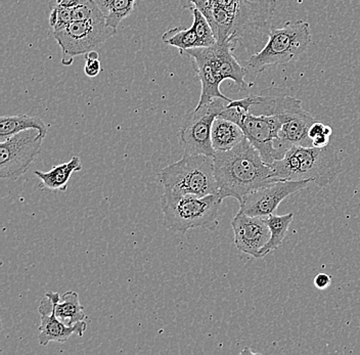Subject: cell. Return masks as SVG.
Wrapping results in <instances>:
<instances>
[{"instance_id": "obj_2", "label": "cell", "mask_w": 360, "mask_h": 355, "mask_svg": "<svg viewBox=\"0 0 360 355\" xmlns=\"http://www.w3.org/2000/svg\"><path fill=\"white\" fill-rule=\"evenodd\" d=\"M269 166L276 179H311L319 188H325L334 183L344 170L343 158L339 150L330 146L323 149L292 146L283 159Z\"/></svg>"}, {"instance_id": "obj_25", "label": "cell", "mask_w": 360, "mask_h": 355, "mask_svg": "<svg viewBox=\"0 0 360 355\" xmlns=\"http://www.w3.org/2000/svg\"><path fill=\"white\" fill-rule=\"evenodd\" d=\"M74 21H89V20L105 19L103 12L94 0H81L73 8Z\"/></svg>"}, {"instance_id": "obj_8", "label": "cell", "mask_w": 360, "mask_h": 355, "mask_svg": "<svg viewBox=\"0 0 360 355\" xmlns=\"http://www.w3.org/2000/svg\"><path fill=\"white\" fill-rule=\"evenodd\" d=\"M116 31L108 26L105 19L73 21L66 28L55 31L53 36L62 49L63 65L71 66L74 58L96 51L116 34Z\"/></svg>"}, {"instance_id": "obj_30", "label": "cell", "mask_w": 360, "mask_h": 355, "mask_svg": "<svg viewBox=\"0 0 360 355\" xmlns=\"http://www.w3.org/2000/svg\"><path fill=\"white\" fill-rule=\"evenodd\" d=\"M332 284V276L326 273H319L314 278V286L319 290H325Z\"/></svg>"}, {"instance_id": "obj_28", "label": "cell", "mask_w": 360, "mask_h": 355, "mask_svg": "<svg viewBox=\"0 0 360 355\" xmlns=\"http://www.w3.org/2000/svg\"><path fill=\"white\" fill-rule=\"evenodd\" d=\"M180 4L182 8H188V10L193 11V8H197L207 18L208 21L212 17L214 0H180Z\"/></svg>"}, {"instance_id": "obj_31", "label": "cell", "mask_w": 360, "mask_h": 355, "mask_svg": "<svg viewBox=\"0 0 360 355\" xmlns=\"http://www.w3.org/2000/svg\"><path fill=\"white\" fill-rule=\"evenodd\" d=\"M81 0H56V4L65 8H74L80 4Z\"/></svg>"}, {"instance_id": "obj_26", "label": "cell", "mask_w": 360, "mask_h": 355, "mask_svg": "<svg viewBox=\"0 0 360 355\" xmlns=\"http://www.w3.org/2000/svg\"><path fill=\"white\" fill-rule=\"evenodd\" d=\"M333 129L328 125L323 124L321 122H315L311 125L309 129V138L311 141L312 147L323 149L330 146V136H332Z\"/></svg>"}, {"instance_id": "obj_14", "label": "cell", "mask_w": 360, "mask_h": 355, "mask_svg": "<svg viewBox=\"0 0 360 355\" xmlns=\"http://www.w3.org/2000/svg\"><path fill=\"white\" fill-rule=\"evenodd\" d=\"M181 55L193 58L197 66L198 75L202 84L201 96L198 107L212 102L215 98H224L229 103L233 101L220 91V84L224 80L220 78L214 65L210 47H195L184 51Z\"/></svg>"}, {"instance_id": "obj_24", "label": "cell", "mask_w": 360, "mask_h": 355, "mask_svg": "<svg viewBox=\"0 0 360 355\" xmlns=\"http://www.w3.org/2000/svg\"><path fill=\"white\" fill-rule=\"evenodd\" d=\"M193 28L199 39L200 47H210L217 44L215 35H214L212 27L209 23L207 18L197 8L193 11Z\"/></svg>"}, {"instance_id": "obj_10", "label": "cell", "mask_w": 360, "mask_h": 355, "mask_svg": "<svg viewBox=\"0 0 360 355\" xmlns=\"http://www.w3.org/2000/svg\"><path fill=\"white\" fill-rule=\"evenodd\" d=\"M229 13L231 22V42L238 44L250 33L265 28L276 11V0H214Z\"/></svg>"}, {"instance_id": "obj_3", "label": "cell", "mask_w": 360, "mask_h": 355, "mask_svg": "<svg viewBox=\"0 0 360 355\" xmlns=\"http://www.w3.org/2000/svg\"><path fill=\"white\" fill-rule=\"evenodd\" d=\"M221 203L219 194L198 197L164 192L161 197L164 226L175 233L195 228L216 231Z\"/></svg>"}, {"instance_id": "obj_17", "label": "cell", "mask_w": 360, "mask_h": 355, "mask_svg": "<svg viewBox=\"0 0 360 355\" xmlns=\"http://www.w3.org/2000/svg\"><path fill=\"white\" fill-rule=\"evenodd\" d=\"M245 136L242 128L233 121L218 116L214 120L211 141L215 152H226L242 143Z\"/></svg>"}, {"instance_id": "obj_29", "label": "cell", "mask_w": 360, "mask_h": 355, "mask_svg": "<svg viewBox=\"0 0 360 355\" xmlns=\"http://www.w3.org/2000/svg\"><path fill=\"white\" fill-rule=\"evenodd\" d=\"M101 65L100 55L98 51H92L86 53V64H85L84 72L89 77H96L101 73Z\"/></svg>"}, {"instance_id": "obj_21", "label": "cell", "mask_w": 360, "mask_h": 355, "mask_svg": "<svg viewBox=\"0 0 360 355\" xmlns=\"http://www.w3.org/2000/svg\"><path fill=\"white\" fill-rule=\"evenodd\" d=\"M83 310L84 307L79 301L78 294L74 291L63 294L56 303V316L67 325H74L79 321H84L87 316Z\"/></svg>"}, {"instance_id": "obj_6", "label": "cell", "mask_w": 360, "mask_h": 355, "mask_svg": "<svg viewBox=\"0 0 360 355\" xmlns=\"http://www.w3.org/2000/svg\"><path fill=\"white\" fill-rule=\"evenodd\" d=\"M219 116L233 121L242 128L245 136L258 150L265 163L271 165L274 162L285 157L276 147L278 132L283 127V122L278 117L254 115L240 108L229 105Z\"/></svg>"}, {"instance_id": "obj_16", "label": "cell", "mask_w": 360, "mask_h": 355, "mask_svg": "<svg viewBox=\"0 0 360 355\" xmlns=\"http://www.w3.org/2000/svg\"><path fill=\"white\" fill-rule=\"evenodd\" d=\"M315 122V119L308 112L295 117L288 122L283 123L280 132L276 149L285 155L287 150L292 146H306L305 143L309 138V129ZM307 147V146H306Z\"/></svg>"}, {"instance_id": "obj_18", "label": "cell", "mask_w": 360, "mask_h": 355, "mask_svg": "<svg viewBox=\"0 0 360 355\" xmlns=\"http://www.w3.org/2000/svg\"><path fill=\"white\" fill-rule=\"evenodd\" d=\"M82 170V163L80 158L75 156L67 163L55 166L49 172H41L36 170L34 174L40 179L44 188L51 192H65L68 188L70 179L74 172H79Z\"/></svg>"}, {"instance_id": "obj_23", "label": "cell", "mask_w": 360, "mask_h": 355, "mask_svg": "<svg viewBox=\"0 0 360 355\" xmlns=\"http://www.w3.org/2000/svg\"><path fill=\"white\" fill-rule=\"evenodd\" d=\"M162 40L168 46L177 47L180 53L188 49L200 47L199 39L193 27L191 28L176 27V28L170 29L167 32L164 33Z\"/></svg>"}, {"instance_id": "obj_27", "label": "cell", "mask_w": 360, "mask_h": 355, "mask_svg": "<svg viewBox=\"0 0 360 355\" xmlns=\"http://www.w3.org/2000/svg\"><path fill=\"white\" fill-rule=\"evenodd\" d=\"M73 21V8H65L58 4L49 15V25L53 29V32L66 28Z\"/></svg>"}, {"instance_id": "obj_4", "label": "cell", "mask_w": 360, "mask_h": 355, "mask_svg": "<svg viewBox=\"0 0 360 355\" xmlns=\"http://www.w3.org/2000/svg\"><path fill=\"white\" fill-rule=\"evenodd\" d=\"M312 38L309 24L304 21H289L280 28L272 27L269 41L246 63L248 71L260 74L269 67L288 64L307 51Z\"/></svg>"}, {"instance_id": "obj_9", "label": "cell", "mask_w": 360, "mask_h": 355, "mask_svg": "<svg viewBox=\"0 0 360 355\" xmlns=\"http://www.w3.org/2000/svg\"><path fill=\"white\" fill-rule=\"evenodd\" d=\"M44 136L37 129H28L0 143V177L17 181L28 172L41 152Z\"/></svg>"}, {"instance_id": "obj_19", "label": "cell", "mask_w": 360, "mask_h": 355, "mask_svg": "<svg viewBox=\"0 0 360 355\" xmlns=\"http://www.w3.org/2000/svg\"><path fill=\"white\" fill-rule=\"evenodd\" d=\"M28 129H37L45 138L49 127L39 117L28 116L25 114L15 115V116H2L0 118L1 141Z\"/></svg>"}, {"instance_id": "obj_5", "label": "cell", "mask_w": 360, "mask_h": 355, "mask_svg": "<svg viewBox=\"0 0 360 355\" xmlns=\"http://www.w3.org/2000/svg\"><path fill=\"white\" fill-rule=\"evenodd\" d=\"M164 192L198 197L218 194L213 157L184 153L160 173Z\"/></svg>"}, {"instance_id": "obj_20", "label": "cell", "mask_w": 360, "mask_h": 355, "mask_svg": "<svg viewBox=\"0 0 360 355\" xmlns=\"http://www.w3.org/2000/svg\"><path fill=\"white\" fill-rule=\"evenodd\" d=\"M294 214L289 213L285 215L271 214L265 217L267 226L270 229V239L267 244L261 249L258 258H264L272 251L276 250L283 244L291 226Z\"/></svg>"}, {"instance_id": "obj_15", "label": "cell", "mask_w": 360, "mask_h": 355, "mask_svg": "<svg viewBox=\"0 0 360 355\" xmlns=\"http://www.w3.org/2000/svg\"><path fill=\"white\" fill-rule=\"evenodd\" d=\"M236 44L225 42L210 46L211 56H212L214 65L217 69L218 74L222 80L231 79L235 82L238 91H246L250 85L245 81L248 74V69L240 66L236 58L233 57V49Z\"/></svg>"}, {"instance_id": "obj_1", "label": "cell", "mask_w": 360, "mask_h": 355, "mask_svg": "<svg viewBox=\"0 0 360 355\" xmlns=\"http://www.w3.org/2000/svg\"><path fill=\"white\" fill-rule=\"evenodd\" d=\"M213 159L218 194L222 201L231 197L240 203L254 191L280 181L274 179L271 167L247 138L231 150L216 152Z\"/></svg>"}, {"instance_id": "obj_12", "label": "cell", "mask_w": 360, "mask_h": 355, "mask_svg": "<svg viewBox=\"0 0 360 355\" xmlns=\"http://www.w3.org/2000/svg\"><path fill=\"white\" fill-rule=\"evenodd\" d=\"M60 298V294L56 292H46L40 302L38 309L41 320L38 335L40 345L45 346L51 342L65 343L72 335L82 337L86 331L87 323L84 321H79L74 325H67L56 316V303Z\"/></svg>"}, {"instance_id": "obj_11", "label": "cell", "mask_w": 360, "mask_h": 355, "mask_svg": "<svg viewBox=\"0 0 360 355\" xmlns=\"http://www.w3.org/2000/svg\"><path fill=\"white\" fill-rule=\"evenodd\" d=\"M314 183L311 179L305 181H280L263 186L254 191L251 194L247 195L240 202L238 212L250 215V217H267L274 214L281 202L289 197L296 194L304 188H308Z\"/></svg>"}, {"instance_id": "obj_22", "label": "cell", "mask_w": 360, "mask_h": 355, "mask_svg": "<svg viewBox=\"0 0 360 355\" xmlns=\"http://www.w3.org/2000/svg\"><path fill=\"white\" fill-rule=\"evenodd\" d=\"M94 1L100 6L108 26L117 29L119 24L134 12L136 0H94Z\"/></svg>"}, {"instance_id": "obj_13", "label": "cell", "mask_w": 360, "mask_h": 355, "mask_svg": "<svg viewBox=\"0 0 360 355\" xmlns=\"http://www.w3.org/2000/svg\"><path fill=\"white\" fill-rule=\"evenodd\" d=\"M231 228L235 233L236 248L248 255L258 258L261 249L270 239V229L265 218L238 212L231 221Z\"/></svg>"}, {"instance_id": "obj_7", "label": "cell", "mask_w": 360, "mask_h": 355, "mask_svg": "<svg viewBox=\"0 0 360 355\" xmlns=\"http://www.w3.org/2000/svg\"><path fill=\"white\" fill-rule=\"evenodd\" d=\"M224 98H215L212 102L195 108L182 118L179 131L180 147L186 154L207 155L214 157L211 131L214 120L221 114L227 103Z\"/></svg>"}]
</instances>
